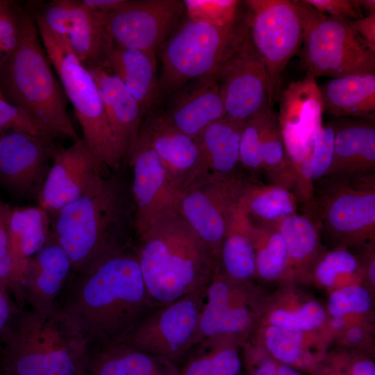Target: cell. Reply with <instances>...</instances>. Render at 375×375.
Masks as SVG:
<instances>
[{
	"instance_id": "cell-1",
	"label": "cell",
	"mask_w": 375,
	"mask_h": 375,
	"mask_svg": "<svg viewBox=\"0 0 375 375\" xmlns=\"http://www.w3.org/2000/svg\"><path fill=\"white\" fill-rule=\"evenodd\" d=\"M158 307L129 247L78 275L57 308L89 347H99L123 342Z\"/></svg>"
},
{
	"instance_id": "cell-2",
	"label": "cell",
	"mask_w": 375,
	"mask_h": 375,
	"mask_svg": "<svg viewBox=\"0 0 375 375\" xmlns=\"http://www.w3.org/2000/svg\"><path fill=\"white\" fill-rule=\"evenodd\" d=\"M117 172L106 178L97 193L54 213L51 235L66 252L72 271L78 275L129 247L135 207L131 187Z\"/></svg>"
},
{
	"instance_id": "cell-3",
	"label": "cell",
	"mask_w": 375,
	"mask_h": 375,
	"mask_svg": "<svg viewBox=\"0 0 375 375\" xmlns=\"http://www.w3.org/2000/svg\"><path fill=\"white\" fill-rule=\"evenodd\" d=\"M140 268L159 306L206 287L218 264L178 210L164 214L136 232Z\"/></svg>"
},
{
	"instance_id": "cell-4",
	"label": "cell",
	"mask_w": 375,
	"mask_h": 375,
	"mask_svg": "<svg viewBox=\"0 0 375 375\" xmlns=\"http://www.w3.org/2000/svg\"><path fill=\"white\" fill-rule=\"evenodd\" d=\"M47 56L31 11L18 12V40L0 66V92L6 101L29 112L55 135L80 138L67 111L68 99Z\"/></svg>"
},
{
	"instance_id": "cell-5",
	"label": "cell",
	"mask_w": 375,
	"mask_h": 375,
	"mask_svg": "<svg viewBox=\"0 0 375 375\" xmlns=\"http://www.w3.org/2000/svg\"><path fill=\"white\" fill-rule=\"evenodd\" d=\"M2 372L12 375H86L88 344L58 308L31 309L13 319L2 338Z\"/></svg>"
},
{
	"instance_id": "cell-6",
	"label": "cell",
	"mask_w": 375,
	"mask_h": 375,
	"mask_svg": "<svg viewBox=\"0 0 375 375\" xmlns=\"http://www.w3.org/2000/svg\"><path fill=\"white\" fill-rule=\"evenodd\" d=\"M249 31L247 16L231 22L187 18L181 22L159 50L160 95L217 73L238 49Z\"/></svg>"
},
{
	"instance_id": "cell-7",
	"label": "cell",
	"mask_w": 375,
	"mask_h": 375,
	"mask_svg": "<svg viewBox=\"0 0 375 375\" xmlns=\"http://www.w3.org/2000/svg\"><path fill=\"white\" fill-rule=\"evenodd\" d=\"M33 13L47 56L75 110L82 128L83 140L103 166L113 172L119 171L123 160L93 76L76 56L67 38L54 34L42 22L37 10Z\"/></svg>"
},
{
	"instance_id": "cell-8",
	"label": "cell",
	"mask_w": 375,
	"mask_h": 375,
	"mask_svg": "<svg viewBox=\"0 0 375 375\" xmlns=\"http://www.w3.org/2000/svg\"><path fill=\"white\" fill-rule=\"evenodd\" d=\"M305 212L338 245L362 247L375 242V173L324 176L313 185Z\"/></svg>"
},
{
	"instance_id": "cell-9",
	"label": "cell",
	"mask_w": 375,
	"mask_h": 375,
	"mask_svg": "<svg viewBox=\"0 0 375 375\" xmlns=\"http://www.w3.org/2000/svg\"><path fill=\"white\" fill-rule=\"evenodd\" d=\"M303 26V59L315 78L375 74V51L352 28L351 19L318 12L294 0Z\"/></svg>"
},
{
	"instance_id": "cell-10",
	"label": "cell",
	"mask_w": 375,
	"mask_h": 375,
	"mask_svg": "<svg viewBox=\"0 0 375 375\" xmlns=\"http://www.w3.org/2000/svg\"><path fill=\"white\" fill-rule=\"evenodd\" d=\"M251 42L266 67L276 98L281 76L303 43L301 19L294 1L247 0Z\"/></svg>"
},
{
	"instance_id": "cell-11",
	"label": "cell",
	"mask_w": 375,
	"mask_h": 375,
	"mask_svg": "<svg viewBox=\"0 0 375 375\" xmlns=\"http://www.w3.org/2000/svg\"><path fill=\"white\" fill-rule=\"evenodd\" d=\"M206 286L158 307L123 342L176 363L197 346Z\"/></svg>"
},
{
	"instance_id": "cell-12",
	"label": "cell",
	"mask_w": 375,
	"mask_h": 375,
	"mask_svg": "<svg viewBox=\"0 0 375 375\" xmlns=\"http://www.w3.org/2000/svg\"><path fill=\"white\" fill-rule=\"evenodd\" d=\"M99 16L112 42L156 56L185 14L183 1L126 0L118 10Z\"/></svg>"
},
{
	"instance_id": "cell-13",
	"label": "cell",
	"mask_w": 375,
	"mask_h": 375,
	"mask_svg": "<svg viewBox=\"0 0 375 375\" xmlns=\"http://www.w3.org/2000/svg\"><path fill=\"white\" fill-rule=\"evenodd\" d=\"M245 181L239 174L228 178L206 179L181 193L179 212L217 264L221 245L239 203Z\"/></svg>"
},
{
	"instance_id": "cell-14",
	"label": "cell",
	"mask_w": 375,
	"mask_h": 375,
	"mask_svg": "<svg viewBox=\"0 0 375 375\" xmlns=\"http://www.w3.org/2000/svg\"><path fill=\"white\" fill-rule=\"evenodd\" d=\"M216 74L225 116L245 122L260 111L272 108L275 97L269 77L251 42L249 30Z\"/></svg>"
},
{
	"instance_id": "cell-15",
	"label": "cell",
	"mask_w": 375,
	"mask_h": 375,
	"mask_svg": "<svg viewBox=\"0 0 375 375\" xmlns=\"http://www.w3.org/2000/svg\"><path fill=\"white\" fill-rule=\"evenodd\" d=\"M256 310L251 283H239L217 272L206 288L197 346L224 337L242 344L255 326Z\"/></svg>"
},
{
	"instance_id": "cell-16",
	"label": "cell",
	"mask_w": 375,
	"mask_h": 375,
	"mask_svg": "<svg viewBox=\"0 0 375 375\" xmlns=\"http://www.w3.org/2000/svg\"><path fill=\"white\" fill-rule=\"evenodd\" d=\"M111 174L81 138L54 153L37 199L38 206L54 214L69 203L99 192Z\"/></svg>"
},
{
	"instance_id": "cell-17",
	"label": "cell",
	"mask_w": 375,
	"mask_h": 375,
	"mask_svg": "<svg viewBox=\"0 0 375 375\" xmlns=\"http://www.w3.org/2000/svg\"><path fill=\"white\" fill-rule=\"evenodd\" d=\"M126 161L133 170L131 192L136 232L158 217L178 210L182 192L172 183L159 158L140 132Z\"/></svg>"
},
{
	"instance_id": "cell-18",
	"label": "cell",
	"mask_w": 375,
	"mask_h": 375,
	"mask_svg": "<svg viewBox=\"0 0 375 375\" xmlns=\"http://www.w3.org/2000/svg\"><path fill=\"white\" fill-rule=\"evenodd\" d=\"M323 112L319 85L308 73L302 79L291 82L281 93L277 118L294 170L310 153L322 127Z\"/></svg>"
},
{
	"instance_id": "cell-19",
	"label": "cell",
	"mask_w": 375,
	"mask_h": 375,
	"mask_svg": "<svg viewBox=\"0 0 375 375\" xmlns=\"http://www.w3.org/2000/svg\"><path fill=\"white\" fill-rule=\"evenodd\" d=\"M58 148L53 140L8 131L0 137V183L22 197L38 199Z\"/></svg>"
},
{
	"instance_id": "cell-20",
	"label": "cell",
	"mask_w": 375,
	"mask_h": 375,
	"mask_svg": "<svg viewBox=\"0 0 375 375\" xmlns=\"http://www.w3.org/2000/svg\"><path fill=\"white\" fill-rule=\"evenodd\" d=\"M139 132L180 191L201 181L203 160L197 138L179 131L169 122L164 112L156 110L144 117Z\"/></svg>"
},
{
	"instance_id": "cell-21",
	"label": "cell",
	"mask_w": 375,
	"mask_h": 375,
	"mask_svg": "<svg viewBox=\"0 0 375 375\" xmlns=\"http://www.w3.org/2000/svg\"><path fill=\"white\" fill-rule=\"evenodd\" d=\"M96 82L106 117L124 163L137 139L143 112L122 82L101 63L85 65Z\"/></svg>"
},
{
	"instance_id": "cell-22",
	"label": "cell",
	"mask_w": 375,
	"mask_h": 375,
	"mask_svg": "<svg viewBox=\"0 0 375 375\" xmlns=\"http://www.w3.org/2000/svg\"><path fill=\"white\" fill-rule=\"evenodd\" d=\"M174 93L164 114L173 126L190 136L198 137L208 125L225 116L216 73L192 81Z\"/></svg>"
},
{
	"instance_id": "cell-23",
	"label": "cell",
	"mask_w": 375,
	"mask_h": 375,
	"mask_svg": "<svg viewBox=\"0 0 375 375\" xmlns=\"http://www.w3.org/2000/svg\"><path fill=\"white\" fill-rule=\"evenodd\" d=\"M99 63L122 82L140 104L144 117L155 110L161 97L156 56L108 39Z\"/></svg>"
},
{
	"instance_id": "cell-24",
	"label": "cell",
	"mask_w": 375,
	"mask_h": 375,
	"mask_svg": "<svg viewBox=\"0 0 375 375\" xmlns=\"http://www.w3.org/2000/svg\"><path fill=\"white\" fill-rule=\"evenodd\" d=\"M72 270L66 252L51 235L46 244L31 259L24 282V297L31 309L51 313Z\"/></svg>"
},
{
	"instance_id": "cell-25",
	"label": "cell",
	"mask_w": 375,
	"mask_h": 375,
	"mask_svg": "<svg viewBox=\"0 0 375 375\" xmlns=\"http://www.w3.org/2000/svg\"><path fill=\"white\" fill-rule=\"evenodd\" d=\"M333 158L325 176L354 177L375 173V124L345 118L332 124Z\"/></svg>"
},
{
	"instance_id": "cell-26",
	"label": "cell",
	"mask_w": 375,
	"mask_h": 375,
	"mask_svg": "<svg viewBox=\"0 0 375 375\" xmlns=\"http://www.w3.org/2000/svg\"><path fill=\"white\" fill-rule=\"evenodd\" d=\"M49 212L40 206L12 208L9 249L14 285L19 301L24 297V282L31 259L46 244L49 233Z\"/></svg>"
},
{
	"instance_id": "cell-27",
	"label": "cell",
	"mask_w": 375,
	"mask_h": 375,
	"mask_svg": "<svg viewBox=\"0 0 375 375\" xmlns=\"http://www.w3.org/2000/svg\"><path fill=\"white\" fill-rule=\"evenodd\" d=\"M244 123L224 116L197 137L203 160L201 181L228 178L239 174L240 140Z\"/></svg>"
},
{
	"instance_id": "cell-28",
	"label": "cell",
	"mask_w": 375,
	"mask_h": 375,
	"mask_svg": "<svg viewBox=\"0 0 375 375\" xmlns=\"http://www.w3.org/2000/svg\"><path fill=\"white\" fill-rule=\"evenodd\" d=\"M90 353L87 375H177L174 362L158 357L125 342L97 347Z\"/></svg>"
},
{
	"instance_id": "cell-29",
	"label": "cell",
	"mask_w": 375,
	"mask_h": 375,
	"mask_svg": "<svg viewBox=\"0 0 375 375\" xmlns=\"http://www.w3.org/2000/svg\"><path fill=\"white\" fill-rule=\"evenodd\" d=\"M324 111L338 117L375 120V74L352 75L319 86Z\"/></svg>"
},
{
	"instance_id": "cell-30",
	"label": "cell",
	"mask_w": 375,
	"mask_h": 375,
	"mask_svg": "<svg viewBox=\"0 0 375 375\" xmlns=\"http://www.w3.org/2000/svg\"><path fill=\"white\" fill-rule=\"evenodd\" d=\"M286 247L285 281L304 278L322 252L319 228L308 214L294 213L275 224Z\"/></svg>"
},
{
	"instance_id": "cell-31",
	"label": "cell",
	"mask_w": 375,
	"mask_h": 375,
	"mask_svg": "<svg viewBox=\"0 0 375 375\" xmlns=\"http://www.w3.org/2000/svg\"><path fill=\"white\" fill-rule=\"evenodd\" d=\"M218 272L239 283L256 276L250 219L239 203L221 245Z\"/></svg>"
},
{
	"instance_id": "cell-32",
	"label": "cell",
	"mask_w": 375,
	"mask_h": 375,
	"mask_svg": "<svg viewBox=\"0 0 375 375\" xmlns=\"http://www.w3.org/2000/svg\"><path fill=\"white\" fill-rule=\"evenodd\" d=\"M299 200L295 193L282 185L248 178L240 204L249 219L257 224H276L297 211Z\"/></svg>"
},
{
	"instance_id": "cell-33",
	"label": "cell",
	"mask_w": 375,
	"mask_h": 375,
	"mask_svg": "<svg viewBox=\"0 0 375 375\" xmlns=\"http://www.w3.org/2000/svg\"><path fill=\"white\" fill-rule=\"evenodd\" d=\"M326 319V310L318 301L288 290L280 293L272 300L264 315L262 325L311 333L320 328Z\"/></svg>"
},
{
	"instance_id": "cell-34",
	"label": "cell",
	"mask_w": 375,
	"mask_h": 375,
	"mask_svg": "<svg viewBox=\"0 0 375 375\" xmlns=\"http://www.w3.org/2000/svg\"><path fill=\"white\" fill-rule=\"evenodd\" d=\"M240 344L238 340L228 337L203 342L178 367L177 375H239L242 366Z\"/></svg>"
},
{
	"instance_id": "cell-35",
	"label": "cell",
	"mask_w": 375,
	"mask_h": 375,
	"mask_svg": "<svg viewBox=\"0 0 375 375\" xmlns=\"http://www.w3.org/2000/svg\"><path fill=\"white\" fill-rule=\"evenodd\" d=\"M70 9L67 39L72 50L85 65L99 63L107 42L97 13L81 1L69 0Z\"/></svg>"
},
{
	"instance_id": "cell-36",
	"label": "cell",
	"mask_w": 375,
	"mask_h": 375,
	"mask_svg": "<svg viewBox=\"0 0 375 375\" xmlns=\"http://www.w3.org/2000/svg\"><path fill=\"white\" fill-rule=\"evenodd\" d=\"M250 233L256 276L265 281L284 280L288 265L287 250L276 226L250 220Z\"/></svg>"
},
{
	"instance_id": "cell-37",
	"label": "cell",
	"mask_w": 375,
	"mask_h": 375,
	"mask_svg": "<svg viewBox=\"0 0 375 375\" xmlns=\"http://www.w3.org/2000/svg\"><path fill=\"white\" fill-rule=\"evenodd\" d=\"M335 131L333 125L322 126L315 138L310 153L294 167V193L305 206L312 195L313 185L324 177L333 158Z\"/></svg>"
},
{
	"instance_id": "cell-38",
	"label": "cell",
	"mask_w": 375,
	"mask_h": 375,
	"mask_svg": "<svg viewBox=\"0 0 375 375\" xmlns=\"http://www.w3.org/2000/svg\"><path fill=\"white\" fill-rule=\"evenodd\" d=\"M273 325H262L261 346L275 361L296 369L315 367L316 359L308 351V335Z\"/></svg>"
},
{
	"instance_id": "cell-39",
	"label": "cell",
	"mask_w": 375,
	"mask_h": 375,
	"mask_svg": "<svg viewBox=\"0 0 375 375\" xmlns=\"http://www.w3.org/2000/svg\"><path fill=\"white\" fill-rule=\"evenodd\" d=\"M319 285L332 290L349 285L360 284L363 271L360 259L347 247L322 251L316 259L308 275Z\"/></svg>"
},
{
	"instance_id": "cell-40",
	"label": "cell",
	"mask_w": 375,
	"mask_h": 375,
	"mask_svg": "<svg viewBox=\"0 0 375 375\" xmlns=\"http://www.w3.org/2000/svg\"><path fill=\"white\" fill-rule=\"evenodd\" d=\"M260 153L262 172L269 183L284 186L294 192V170L287 156L277 116L273 112L263 131Z\"/></svg>"
},
{
	"instance_id": "cell-41",
	"label": "cell",
	"mask_w": 375,
	"mask_h": 375,
	"mask_svg": "<svg viewBox=\"0 0 375 375\" xmlns=\"http://www.w3.org/2000/svg\"><path fill=\"white\" fill-rule=\"evenodd\" d=\"M272 108L265 109L246 120L240 140V165L256 179L262 172L261 143Z\"/></svg>"
},
{
	"instance_id": "cell-42",
	"label": "cell",
	"mask_w": 375,
	"mask_h": 375,
	"mask_svg": "<svg viewBox=\"0 0 375 375\" xmlns=\"http://www.w3.org/2000/svg\"><path fill=\"white\" fill-rule=\"evenodd\" d=\"M372 299L368 290L361 284L346 285L333 290L327 303L331 317H349L368 312Z\"/></svg>"
},
{
	"instance_id": "cell-43",
	"label": "cell",
	"mask_w": 375,
	"mask_h": 375,
	"mask_svg": "<svg viewBox=\"0 0 375 375\" xmlns=\"http://www.w3.org/2000/svg\"><path fill=\"white\" fill-rule=\"evenodd\" d=\"M5 130L20 131L48 140L56 138L26 110L0 98V131Z\"/></svg>"
},
{
	"instance_id": "cell-44",
	"label": "cell",
	"mask_w": 375,
	"mask_h": 375,
	"mask_svg": "<svg viewBox=\"0 0 375 375\" xmlns=\"http://www.w3.org/2000/svg\"><path fill=\"white\" fill-rule=\"evenodd\" d=\"M187 18L214 22H231L239 19L238 1H183Z\"/></svg>"
},
{
	"instance_id": "cell-45",
	"label": "cell",
	"mask_w": 375,
	"mask_h": 375,
	"mask_svg": "<svg viewBox=\"0 0 375 375\" xmlns=\"http://www.w3.org/2000/svg\"><path fill=\"white\" fill-rule=\"evenodd\" d=\"M12 208L0 196V282L13 292L12 263L9 249V221Z\"/></svg>"
},
{
	"instance_id": "cell-46",
	"label": "cell",
	"mask_w": 375,
	"mask_h": 375,
	"mask_svg": "<svg viewBox=\"0 0 375 375\" xmlns=\"http://www.w3.org/2000/svg\"><path fill=\"white\" fill-rule=\"evenodd\" d=\"M37 11L51 32L59 37L67 38L70 19L69 0L52 1L45 4L41 11Z\"/></svg>"
},
{
	"instance_id": "cell-47",
	"label": "cell",
	"mask_w": 375,
	"mask_h": 375,
	"mask_svg": "<svg viewBox=\"0 0 375 375\" xmlns=\"http://www.w3.org/2000/svg\"><path fill=\"white\" fill-rule=\"evenodd\" d=\"M318 12L327 15L356 20L364 17L360 0H306Z\"/></svg>"
},
{
	"instance_id": "cell-48",
	"label": "cell",
	"mask_w": 375,
	"mask_h": 375,
	"mask_svg": "<svg viewBox=\"0 0 375 375\" xmlns=\"http://www.w3.org/2000/svg\"><path fill=\"white\" fill-rule=\"evenodd\" d=\"M245 361L251 375H278L277 362L260 346L245 347Z\"/></svg>"
},
{
	"instance_id": "cell-49",
	"label": "cell",
	"mask_w": 375,
	"mask_h": 375,
	"mask_svg": "<svg viewBox=\"0 0 375 375\" xmlns=\"http://www.w3.org/2000/svg\"><path fill=\"white\" fill-rule=\"evenodd\" d=\"M15 314L8 294V288L0 282V338L9 328Z\"/></svg>"
},
{
	"instance_id": "cell-50",
	"label": "cell",
	"mask_w": 375,
	"mask_h": 375,
	"mask_svg": "<svg viewBox=\"0 0 375 375\" xmlns=\"http://www.w3.org/2000/svg\"><path fill=\"white\" fill-rule=\"evenodd\" d=\"M351 24L358 35L375 51V14L351 20Z\"/></svg>"
},
{
	"instance_id": "cell-51",
	"label": "cell",
	"mask_w": 375,
	"mask_h": 375,
	"mask_svg": "<svg viewBox=\"0 0 375 375\" xmlns=\"http://www.w3.org/2000/svg\"><path fill=\"white\" fill-rule=\"evenodd\" d=\"M346 375H375L374 362L367 358H358L344 367Z\"/></svg>"
},
{
	"instance_id": "cell-52",
	"label": "cell",
	"mask_w": 375,
	"mask_h": 375,
	"mask_svg": "<svg viewBox=\"0 0 375 375\" xmlns=\"http://www.w3.org/2000/svg\"><path fill=\"white\" fill-rule=\"evenodd\" d=\"M81 1L92 11L108 13L120 8L126 0H83Z\"/></svg>"
},
{
	"instance_id": "cell-53",
	"label": "cell",
	"mask_w": 375,
	"mask_h": 375,
	"mask_svg": "<svg viewBox=\"0 0 375 375\" xmlns=\"http://www.w3.org/2000/svg\"><path fill=\"white\" fill-rule=\"evenodd\" d=\"M365 332L362 327L358 325L349 326L345 332V340L349 344H357L362 342Z\"/></svg>"
},
{
	"instance_id": "cell-54",
	"label": "cell",
	"mask_w": 375,
	"mask_h": 375,
	"mask_svg": "<svg viewBox=\"0 0 375 375\" xmlns=\"http://www.w3.org/2000/svg\"><path fill=\"white\" fill-rule=\"evenodd\" d=\"M348 317H331L330 326L334 331H341L347 326Z\"/></svg>"
},
{
	"instance_id": "cell-55",
	"label": "cell",
	"mask_w": 375,
	"mask_h": 375,
	"mask_svg": "<svg viewBox=\"0 0 375 375\" xmlns=\"http://www.w3.org/2000/svg\"><path fill=\"white\" fill-rule=\"evenodd\" d=\"M277 362L278 375H303L297 369L288 365Z\"/></svg>"
},
{
	"instance_id": "cell-56",
	"label": "cell",
	"mask_w": 375,
	"mask_h": 375,
	"mask_svg": "<svg viewBox=\"0 0 375 375\" xmlns=\"http://www.w3.org/2000/svg\"><path fill=\"white\" fill-rule=\"evenodd\" d=\"M360 4L362 10H365L367 15L375 14V1L374 0H360Z\"/></svg>"
},
{
	"instance_id": "cell-57",
	"label": "cell",
	"mask_w": 375,
	"mask_h": 375,
	"mask_svg": "<svg viewBox=\"0 0 375 375\" xmlns=\"http://www.w3.org/2000/svg\"><path fill=\"white\" fill-rule=\"evenodd\" d=\"M319 372L322 375H346V373L343 369L339 367H331L322 369Z\"/></svg>"
},
{
	"instance_id": "cell-58",
	"label": "cell",
	"mask_w": 375,
	"mask_h": 375,
	"mask_svg": "<svg viewBox=\"0 0 375 375\" xmlns=\"http://www.w3.org/2000/svg\"><path fill=\"white\" fill-rule=\"evenodd\" d=\"M10 6V3L8 1H0V11Z\"/></svg>"
},
{
	"instance_id": "cell-59",
	"label": "cell",
	"mask_w": 375,
	"mask_h": 375,
	"mask_svg": "<svg viewBox=\"0 0 375 375\" xmlns=\"http://www.w3.org/2000/svg\"><path fill=\"white\" fill-rule=\"evenodd\" d=\"M0 375H12V374H7V373H5V372H1V374Z\"/></svg>"
},
{
	"instance_id": "cell-60",
	"label": "cell",
	"mask_w": 375,
	"mask_h": 375,
	"mask_svg": "<svg viewBox=\"0 0 375 375\" xmlns=\"http://www.w3.org/2000/svg\"><path fill=\"white\" fill-rule=\"evenodd\" d=\"M1 131H0V137H1Z\"/></svg>"
},
{
	"instance_id": "cell-61",
	"label": "cell",
	"mask_w": 375,
	"mask_h": 375,
	"mask_svg": "<svg viewBox=\"0 0 375 375\" xmlns=\"http://www.w3.org/2000/svg\"><path fill=\"white\" fill-rule=\"evenodd\" d=\"M1 346H0V350H1Z\"/></svg>"
},
{
	"instance_id": "cell-62",
	"label": "cell",
	"mask_w": 375,
	"mask_h": 375,
	"mask_svg": "<svg viewBox=\"0 0 375 375\" xmlns=\"http://www.w3.org/2000/svg\"><path fill=\"white\" fill-rule=\"evenodd\" d=\"M87 375V374H86Z\"/></svg>"
}]
</instances>
